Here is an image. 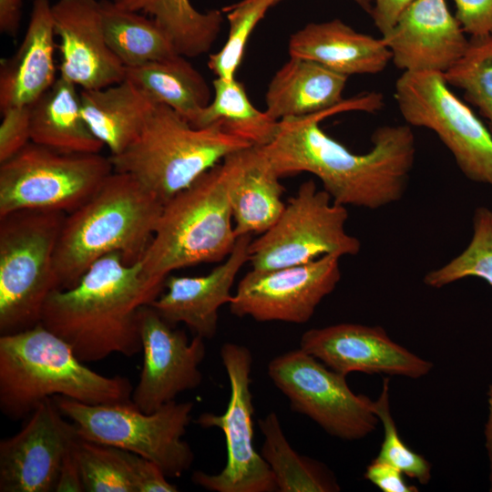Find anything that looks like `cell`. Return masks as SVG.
Instances as JSON below:
<instances>
[{
  "label": "cell",
  "instance_id": "1",
  "mask_svg": "<svg viewBox=\"0 0 492 492\" xmlns=\"http://www.w3.org/2000/svg\"><path fill=\"white\" fill-rule=\"evenodd\" d=\"M383 105L382 94L369 92L326 111L280 120L273 139L261 147L281 178L309 172L321 180L333 202L377 210L398 201L406 190L415 155L410 126L376 128L372 149L356 154L326 134L320 121L343 111L374 113Z\"/></svg>",
  "mask_w": 492,
  "mask_h": 492
},
{
  "label": "cell",
  "instance_id": "2",
  "mask_svg": "<svg viewBox=\"0 0 492 492\" xmlns=\"http://www.w3.org/2000/svg\"><path fill=\"white\" fill-rule=\"evenodd\" d=\"M164 290L143 273L140 262L128 264L118 253L95 261L78 282L47 298L41 322L84 363L112 354L141 352L138 314Z\"/></svg>",
  "mask_w": 492,
  "mask_h": 492
},
{
  "label": "cell",
  "instance_id": "3",
  "mask_svg": "<svg viewBox=\"0 0 492 492\" xmlns=\"http://www.w3.org/2000/svg\"><path fill=\"white\" fill-rule=\"evenodd\" d=\"M132 391L128 378L87 367L42 323L0 336V410L10 420L26 418L55 395L102 405L131 402Z\"/></svg>",
  "mask_w": 492,
  "mask_h": 492
},
{
  "label": "cell",
  "instance_id": "4",
  "mask_svg": "<svg viewBox=\"0 0 492 492\" xmlns=\"http://www.w3.org/2000/svg\"><path fill=\"white\" fill-rule=\"evenodd\" d=\"M164 203L132 176L113 171L98 190L66 215L55 251L59 289L75 285L98 259L118 253L139 261Z\"/></svg>",
  "mask_w": 492,
  "mask_h": 492
},
{
  "label": "cell",
  "instance_id": "5",
  "mask_svg": "<svg viewBox=\"0 0 492 492\" xmlns=\"http://www.w3.org/2000/svg\"><path fill=\"white\" fill-rule=\"evenodd\" d=\"M221 162L163 205L153 238L139 261L144 275L164 288L173 271L224 261L237 235Z\"/></svg>",
  "mask_w": 492,
  "mask_h": 492
},
{
  "label": "cell",
  "instance_id": "6",
  "mask_svg": "<svg viewBox=\"0 0 492 492\" xmlns=\"http://www.w3.org/2000/svg\"><path fill=\"white\" fill-rule=\"evenodd\" d=\"M249 146L219 123L196 128L157 103L139 137L109 159L114 171L129 174L165 203L229 154Z\"/></svg>",
  "mask_w": 492,
  "mask_h": 492
},
{
  "label": "cell",
  "instance_id": "7",
  "mask_svg": "<svg viewBox=\"0 0 492 492\" xmlns=\"http://www.w3.org/2000/svg\"><path fill=\"white\" fill-rule=\"evenodd\" d=\"M66 213L21 210L0 217V334L41 322L49 295L59 289L55 251Z\"/></svg>",
  "mask_w": 492,
  "mask_h": 492
},
{
  "label": "cell",
  "instance_id": "8",
  "mask_svg": "<svg viewBox=\"0 0 492 492\" xmlns=\"http://www.w3.org/2000/svg\"><path fill=\"white\" fill-rule=\"evenodd\" d=\"M77 426L82 439L114 446L158 465L168 477L187 471L194 454L182 439L191 420L192 402H169L144 413L132 402L88 405L62 395L52 397Z\"/></svg>",
  "mask_w": 492,
  "mask_h": 492
},
{
  "label": "cell",
  "instance_id": "9",
  "mask_svg": "<svg viewBox=\"0 0 492 492\" xmlns=\"http://www.w3.org/2000/svg\"><path fill=\"white\" fill-rule=\"evenodd\" d=\"M109 157L64 153L30 141L0 163V217L21 210L68 214L113 172Z\"/></svg>",
  "mask_w": 492,
  "mask_h": 492
},
{
  "label": "cell",
  "instance_id": "10",
  "mask_svg": "<svg viewBox=\"0 0 492 492\" xmlns=\"http://www.w3.org/2000/svg\"><path fill=\"white\" fill-rule=\"evenodd\" d=\"M345 206L313 180L301 184L277 221L249 246L251 269L268 271L310 262L327 254L356 255L359 240L345 230Z\"/></svg>",
  "mask_w": 492,
  "mask_h": 492
},
{
  "label": "cell",
  "instance_id": "11",
  "mask_svg": "<svg viewBox=\"0 0 492 492\" xmlns=\"http://www.w3.org/2000/svg\"><path fill=\"white\" fill-rule=\"evenodd\" d=\"M395 97L409 126L434 131L470 180L492 187V133L439 72H403Z\"/></svg>",
  "mask_w": 492,
  "mask_h": 492
},
{
  "label": "cell",
  "instance_id": "12",
  "mask_svg": "<svg viewBox=\"0 0 492 492\" xmlns=\"http://www.w3.org/2000/svg\"><path fill=\"white\" fill-rule=\"evenodd\" d=\"M267 374L288 398L292 410L306 415L332 436L354 441L375 430L379 419L374 401L353 392L346 375L302 349L272 359Z\"/></svg>",
  "mask_w": 492,
  "mask_h": 492
},
{
  "label": "cell",
  "instance_id": "13",
  "mask_svg": "<svg viewBox=\"0 0 492 492\" xmlns=\"http://www.w3.org/2000/svg\"><path fill=\"white\" fill-rule=\"evenodd\" d=\"M220 358L231 386L226 411L220 415L202 413L196 423L204 428L221 430L226 440L227 462L217 474L195 471L191 481L213 492L277 491L273 474L253 443L251 353L243 345L226 343L220 348Z\"/></svg>",
  "mask_w": 492,
  "mask_h": 492
},
{
  "label": "cell",
  "instance_id": "14",
  "mask_svg": "<svg viewBox=\"0 0 492 492\" xmlns=\"http://www.w3.org/2000/svg\"><path fill=\"white\" fill-rule=\"evenodd\" d=\"M340 258L327 254L299 265L251 269L240 280L230 312L257 322L307 323L340 282Z\"/></svg>",
  "mask_w": 492,
  "mask_h": 492
},
{
  "label": "cell",
  "instance_id": "15",
  "mask_svg": "<svg viewBox=\"0 0 492 492\" xmlns=\"http://www.w3.org/2000/svg\"><path fill=\"white\" fill-rule=\"evenodd\" d=\"M138 322L143 364L131 402L142 412L152 413L201 384L205 339L194 335L190 341L150 304L140 308Z\"/></svg>",
  "mask_w": 492,
  "mask_h": 492
},
{
  "label": "cell",
  "instance_id": "16",
  "mask_svg": "<svg viewBox=\"0 0 492 492\" xmlns=\"http://www.w3.org/2000/svg\"><path fill=\"white\" fill-rule=\"evenodd\" d=\"M26 418L19 432L0 441V492L55 491L64 457L79 438L53 398Z\"/></svg>",
  "mask_w": 492,
  "mask_h": 492
},
{
  "label": "cell",
  "instance_id": "17",
  "mask_svg": "<svg viewBox=\"0 0 492 492\" xmlns=\"http://www.w3.org/2000/svg\"><path fill=\"white\" fill-rule=\"evenodd\" d=\"M300 348L329 368L351 373L418 379L434 364L393 341L381 326L338 323L302 333Z\"/></svg>",
  "mask_w": 492,
  "mask_h": 492
},
{
  "label": "cell",
  "instance_id": "18",
  "mask_svg": "<svg viewBox=\"0 0 492 492\" xmlns=\"http://www.w3.org/2000/svg\"><path fill=\"white\" fill-rule=\"evenodd\" d=\"M60 76L82 89L123 81L126 67L106 41L100 1L57 0L52 5Z\"/></svg>",
  "mask_w": 492,
  "mask_h": 492
},
{
  "label": "cell",
  "instance_id": "19",
  "mask_svg": "<svg viewBox=\"0 0 492 492\" xmlns=\"http://www.w3.org/2000/svg\"><path fill=\"white\" fill-rule=\"evenodd\" d=\"M382 38L397 68L443 74L460 59L469 41L446 0H415Z\"/></svg>",
  "mask_w": 492,
  "mask_h": 492
},
{
  "label": "cell",
  "instance_id": "20",
  "mask_svg": "<svg viewBox=\"0 0 492 492\" xmlns=\"http://www.w3.org/2000/svg\"><path fill=\"white\" fill-rule=\"evenodd\" d=\"M251 235L240 236L230 255L209 273L200 276L169 275L164 290L150 303L169 323H182L203 339L215 336L219 310L232 299L237 274L249 261Z\"/></svg>",
  "mask_w": 492,
  "mask_h": 492
},
{
  "label": "cell",
  "instance_id": "21",
  "mask_svg": "<svg viewBox=\"0 0 492 492\" xmlns=\"http://www.w3.org/2000/svg\"><path fill=\"white\" fill-rule=\"evenodd\" d=\"M229 202L237 237L267 231L285 208L284 187L261 146H249L225 157Z\"/></svg>",
  "mask_w": 492,
  "mask_h": 492
},
{
  "label": "cell",
  "instance_id": "22",
  "mask_svg": "<svg viewBox=\"0 0 492 492\" xmlns=\"http://www.w3.org/2000/svg\"><path fill=\"white\" fill-rule=\"evenodd\" d=\"M55 29L49 0H34L25 36L0 66V109L30 107L56 80Z\"/></svg>",
  "mask_w": 492,
  "mask_h": 492
},
{
  "label": "cell",
  "instance_id": "23",
  "mask_svg": "<svg viewBox=\"0 0 492 492\" xmlns=\"http://www.w3.org/2000/svg\"><path fill=\"white\" fill-rule=\"evenodd\" d=\"M290 56L317 62L349 77L377 74L391 61L383 38L355 31L340 19L311 23L290 36Z\"/></svg>",
  "mask_w": 492,
  "mask_h": 492
},
{
  "label": "cell",
  "instance_id": "24",
  "mask_svg": "<svg viewBox=\"0 0 492 492\" xmlns=\"http://www.w3.org/2000/svg\"><path fill=\"white\" fill-rule=\"evenodd\" d=\"M347 77L313 60L290 56L269 83L265 112L280 121L336 108L345 100Z\"/></svg>",
  "mask_w": 492,
  "mask_h": 492
},
{
  "label": "cell",
  "instance_id": "25",
  "mask_svg": "<svg viewBox=\"0 0 492 492\" xmlns=\"http://www.w3.org/2000/svg\"><path fill=\"white\" fill-rule=\"evenodd\" d=\"M82 116L111 156L122 153L141 134L157 103L130 80L80 92Z\"/></svg>",
  "mask_w": 492,
  "mask_h": 492
},
{
  "label": "cell",
  "instance_id": "26",
  "mask_svg": "<svg viewBox=\"0 0 492 492\" xmlns=\"http://www.w3.org/2000/svg\"><path fill=\"white\" fill-rule=\"evenodd\" d=\"M59 76L31 106V141L64 153H99L104 147L86 123L80 92Z\"/></svg>",
  "mask_w": 492,
  "mask_h": 492
},
{
  "label": "cell",
  "instance_id": "27",
  "mask_svg": "<svg viewBox=\"0 0 492 492\" xmlns=\"http://www.w3.org/2000/svg\"><path fill=\"white\" fill-rule=\"evenodd\" d=\"M126 78L156 102L172 108L192 126L212 98L202 75L180 55L126 67Z\"/></svg>",
  "mask_w": 492,
  "mask_h": 492
},
{
  "label": "cell",
  "instance_id": "28",
  "mask_svg": "<svg viewBox=\"0 0 492 492\" xmlns=\"http://www.w3.org/2000/svg\"><path fill=\"white\" fill-rule=\"evenodd\" d=\"M113 1L121 8L149 15L167 34L177 53L185 57L207 53L220 30V11L201 13L190 0Z\"/></svg>",
  "mask_w": 492,
  "mask_h": 492
},
{
  "label": "cell",
  "instance_id": "29",
  "mask_svg": "<svg viewBox=\"0 0 492 492\" xmlns=\"http://www.w3.org/2000/svg\"><path fill=\"white\" fill-rule=\"evenodd\" d=\"M100 4L106 41L125 67L179 55L153 18L121 8L113 0H100Z\"/></svg>",
  "mask_w": 492,
  "mask_h": 492
},
{
  "label": "cell",
  "instance_id": "30",
  "mask_svg": "<svg viewBox=\"0 0 492 492\" xmlns=\"http://www.w3.org/2000/svg\"><path fill=\"white\" fill-rule=\"evenodd\" d=\"M264 436L261 455L269 465L280 492H336L340 486L321 462L299 455L288 442L278 415L259 420Z\"/></svg>",
  "mask_w": 492,
  "mask_h": 492
},
{
  "label": "cell",
  "instance_id": "31",
  "mask_svg": "<svg viewBox=\"0 0 492 492\" xmlns=\"http://www.w3.org/2000/svg\"><path fill=\"white\" fill-rule=\"evenodd\" d=\"M212 87L213 97L193 127L205 128L219 123L224 130L252 146H265L273 139L279 121L251 103L241 82L235 77H216Z\"/></svg>",
  "mask_w": 492,
  "mask_h": 492
},
{
  "label": "cell",
  "instance_id": "32",
  "mask_svg": "<svg viewBox=\"0 0 492 492\" xmlns=\"http://www.w3.org/2000/svg\"><path fill=\"white\" fill-rule=\"evenodd\" d=\"M472 227V237L466 249L425 274L424 282L427 286L441 288L468 277L482 279L492 286V210L477 208Z\"/></svg>",
  "mask_w": 492,
  "mask_h": 492
},
{
  "label": "cell",
  "instance_id": "33",
  "mask_svg": "<svg viewBox=\"0 0 492 492\" xmlns=\"http://www.w3.org/2000/svg\"><path fill=\"white\" fill-rule=\"evenodd\" d=\"M87 492H136L128 451L79 437L74 446Z\"/></svg>",
  "mask_w": 492,
  "mask_h": 492
},
{
  "label": "cell",
  "instance_id": "34",
  "mask_svg": "<svg viewBox=\"0 0 492 492\" xmlns=\"http://www.w3.org/2000/svg\"><path fill=\"white\" fill-rule=\"evenodd\" d=\"M489 123L492 133V36L471 37L464 55L445 74Z\"/></svg>",
  "mask_w": 492,
  "mask_h": 492
},
{
  "label": "cell",
  "instance_id": "35",
  "mask_svg": "<svg viewBox=\"0 0 492 492\" xmlns=\"http://www.w3.org/2000/svg\"><path fill=\"white\" fill-rule=\"evenodd\" d=\"M278 0H242L226 8L230 25L225 44L208 59V67L216 76L225 79L235 77L253 29L267 10Z\"/></svg>",
  "mask_w": 492,
  "mask_h": 492
},
{
  "label": "cell",
  "instance_id": "36",
  "mask_svg": "<svg viewBox=\"0 0 492 492\" xmlns=\"http://www.w3.org/2000/svg\"><path fill=\"white\" fill-rule=\"evenodd\" d=\"M374 411L384 429V439L375 459L400 469L405 476L427 484L431 479V464L412 450L398 434L389 403V379L385 378L379 397L374 401Z\"/></svg>",
  "mask_w": 492,
  "mask_h": 492
},
{
  "label": "cell",
  "instance_id": "37",
  "mask_svg": "<svg viewBox=\"0 0 492 492\" xmlns=\"http://www.w3.org/2000/svg\"><path fill=\"white\" fill-rule=\"evenodd\" d=\"M30 107H11L1 111L0 163L31 141Z\"/></svg>",
  "mask_w": 492,
  "mask_h": 492
},
{
  "label": "cell",
  "instance_id": "38",
  "mask_svg": "<svg viewBox=\"0 0 492 492\" xmlns=\"http://www.w3.org/2000/svg\"><path fill=\"white\" fill-rule=\"evenodd\" d=\"M456 18L471 37L492 36V0H453Z\"/></svg>",
  "mask_w": 492,
  "mask_h": 492
},
{
  "label": "cell",
  "instance_id": "39",
  "mask_svg": "<svg viewBox=\"0 0 492 492\" xmlns=\"http://www.w3.org/2000/svg\"><path fill=\"white\" fill-rule=\"evenodd\" d=\"M136 492H177V486L167 480V476L154 462L128 451Z\"/></svg>",
  "mask_w": 492,
  "mask_h": 492
},
{
  "label": "cell",
  "instance_id": "40",
  "mask_svg": "<svg viewBox=\"0 0 492 492\" xmlns=\"http://www.w3.org/2000/svg\"><path fill=\"white\" fill-rule=\"evenodd\" d=\"M404 473L397 467L374 459L366 467L364 478L384 492H416V487L405 482Z\"/></svg>",
  "mask_w": 492,
  "mask_h": 492
},
{
  "label": "cell",
  "instance_id": "41",
  "mask_svg": "<svg viewBox=\"0 0 492 492\" xmlns=\"http://www.w3.org/2000/svg\"><path fill=\"white\" fill-rule=\"evenodd\" d=\"M415 0H374L370 12L374 25L382 36L388 33L396 23L402 13Z\"/></svg>",
  "mask_w": 492,
  "mask_h": 492
},
{
  "label": "cell",
  "instance_id": "42",
  "mask_svg": "<svg viewBox=\"0 0 492 492\" xmlns=\"http://www.w3.org/2000/svg\"><path fill=\"white\" fill-rule=\"evenodd\" d=\"M55 491L56 492H83L85 491L78 464L74 454V446L64 457V460L62 462V465L59 470V475H58Z\"/></svg>",
  "mask_w": 492,
  "mask_h": 492
},
{
  "label": "cell",
  "instance_id": "43",
  "mask_svg": "<svg viewBox=\"0 0 492 492\" xmlns=\"http://www.w3.org/2000/svg\"><path fill=\"white\" fill-rule=\"evenodd\" d=\"M26 0H0V32L15 36L20 27L22 6Z\"/></svg>",
  "mask_w": 492,
  "mask_h": 492
},
{
  "label": "cell",
  "instance_id": "44",
  "mask_svg": "<svg viewBox=\"0 0 492 492\" xmlns=\"http://www.w3.org/2000/svg\"><path fill=\"white\" fill-rule=\"evenodd\" d=\"M486 448L489 459V484L492 491V397H488V413L485 425Z\"/></svg>",
  "mask_w": 492,
  "mask_h": 492
},
{
  "label": "cell",
  "instance_id": "45",
  "mask_svg": "<svg viewBox=\"0 0 492 492\" xmlns=\"http://www.w3.org/2000/svg\"><path fill=\"white\" fill-rule=\"evenodd\" d=\"M279 2L281 0H278ZM354 1L356 4H358L362 8H364L366 12L370 13L371 10H372V5H371V0H353Z\"/></svg>",
  "mask_w": 492,
  "mask_h": 492
},
{
  "label": "cell",
  "instance_id": "46",
  "mask_svg": "<svg viewBox=\"0 0 492 492\" xmlns=\"http://www.w3.org/2000/svg\"><path fill=\"white\" fill-rule=\"evenodd\" d=\"M487 396L492 397V384L488 387Z\"/></svg>",
  "mask_w": 492,
  "mask_h": 492
}]
</instances>
